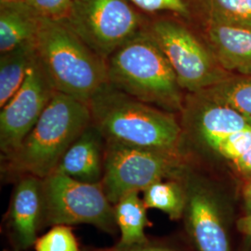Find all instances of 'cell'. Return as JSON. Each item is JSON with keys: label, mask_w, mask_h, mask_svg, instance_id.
<instances>
[{"label": "cell", "mask_w": 251, "mask_h": 251, "mask_svg": "<svg viewBox=\"0 0 251 251\" xmlns=\"http://www.w3.org/2000/svg\"><path fill=\"white\" fill-rule=\"evenodd\" d=\"M179 179H161L143 191L147 208L161 210L171 220H179L184 214L187 201L185 186Z\"/></svg>", "instance_id": "obj_18"}, {"label": "cell", "mask_w": 251, "mask_h": 251, "mask_svg": "<svg viewBox=\"0 0 251 251\" xmlns=\"http://www.w3.org/2000/svg\"><path fill=\"white\" fill-rule=\"evenodd\" d=\"M46 225H89L106 233L117 228L115 207L100 183H90L53 172L42 179Z\"/></svg>", "instance_id": "obj_7"}, {"label": "cell", "mask_w": 251, "mask_h": 251, "mask_svg": "<svg viewBox=\"0 0 251 251\" xmlns=\"http://www.w3.org/2000/svg\"><path fill=\"white\" fill-rule=\"evenodd\" d=\"M105 142L179 153L182 127L173 113L134 99L110 84L89 102Z\"/></svg>", "instance_id": "obj_1"}, {"label": "cell", "mask_w": 251, "mask_h": 251, "mask_svg": "<svg viewBox=\"0 0 251 251\" xmlns=\"http://www.w3.org/2000/svg\"><path fill=\"white\" fill-rule=\"evenodd\" d=\"M40 18L55 22L66 21L74 0H24Z\"/></svg>", "instance_id": "obj_22"}, {"label": "cell", "mask_w": 251, "mask_h": 251, "mask_svg": "<svg viewBox=\"0 0 251 251\" xmlns=\"http://www.w3.org/2000/svg\"><path fill=\"white\" fill-rule=\"evenodd\" d=\"M145 31L165 54L182 90L195 93L225 80L207 41L188 25L171 19L148 20Z\"/></svg>", "instance_id": "obj_5"}, {"label": "cell", "mask_w": 251, "mask_h": 251, "mask_svg": "<svg viewBox=\"0 0 251 251\" xmlns=\"http://www.w3.org/2000/svg\"><path fill=\"white\" fill-rule=\"evenodd\" d=\"M243 197H244V202L245 206L247 209V214H251V180H250L247 185L244 188L243 192Z\"/></svg>", "instance_id": "obj_26"}, {"label": "cell", "mask_w": 251, "mask_h": 251, "mask_svg": "<svg viewBox=\"0 0 251 251\" xmlns=\"http://www.w3.org/2000/svg\"><path fill=\"white\" fill-rule=\"evenodd\" d=\"M42 223V179L22 176L13 189L8 212L9 234L17 251H26L35 246Z\"/></svg>", "instance_id": "obj_11"}, {"label": "cell", "mask_w": 251, "mask_h": 251, "mask_svg": "<svg viewBox=\"0 0 251 251\" xmlns=\"http://www.w3.org/2000/svg\"><path fill=\"white\" fill-rule=\"evenodd\" d=\"M104 152L105 140L91 123L67 149L54 172L80 181L100 183Z\"/></svg>", "instance_id": "obj_12"}, {"label": "cell", "mask_w": 251, "mask_h": 251, "mask_svg": "<svg viewBox=\"0 0 251 251\" xmlns=\"http://www.w3.org/2000/svg\"><path fill=\"white\" fill-rule=\"evenodd\" d=\"M115 207V218L117 228L120 231V250L147 244L145 229L151 225L147 217V206L144 199L140 198L139 192L126 194L121 198Z\"/></svg>", "instance_id": "obj_15"}, {"label": "cell", "mask_w": 251, "mask_h": 251, "mask_svg": "<svg viewBox=\"0 0 251 251\" xmlns=\"http://www.w3.org/2000/svg\"></svg>", "instance_id": "obj_29"}, {"label": "cell", "mask_w": 251, "mask_h": 251, "mask_svg": "<svg viewBox=\"0 0 251 251\" xmlns=\"http://www.w3.org/2000/svg\"><path fill=\"white\" fill-rule=\"evenodd\" d=\"M208 20L251 29V0H209Z\"/></svg>", "instance_id": "obj_20"}, {"label": "cell", "mask_w": 251, "mask_h": 251, "mask_svg": "<svg viewBox=\"0 0 251 251\" xmlns=\"http://www.w3.org/2000/svg\"><path fill=\"white\" fill-rule=\"evenodd\" d=\"M185 172L181 154L105 142L101 186L115 205L132 192L144 191L155 181L180 178Z\"/></svg>", "instance_id": "obj_6"}, {"label": "cell", "mask_w": 251, "mask_h": 251, "mask_svg": "<svg viewBox=\"0 0 251 251\" xmlns=\"http://www.w3.org/2000/svg\"><path fill=\"white\" fill-rule=\"evenodd\" d=\"M91 123L88 102L56 92L17 151L2 159V170L11 177L44 179L56 171L67 149Z\"/></svg>", "instance_id": "obj_3"}, {"label": "cell", "mask_w": 251, "mask_h": 251, "mask_svg": "<svg viewBox=\"0 0 251 251\" xmlns=\"http://www.w3.org/2000/svg\"><path fill=\"white\" fill-rule=\"evenodd\" d=\"M34 43L0 54V108L18 91L35 58Z\"/></svg>", "instance_id": "obj_17"}, {"label": "cell", "mask_w": 251, "mask_h": 251, "mask_svg": "<svg viewBox=\"0 0 251 251\" xmlns=\"http://www.w3.org/2000/svg\"><path fill=\"white\" fill-rule=\"evenodd\" d=\"M233 163L236 171L244 175H251V147L240 157L233 160Z\"/></svg>", "instance_id": "obj_24"}, {"label": "cell", "mask_w": 251, "mask_h": 251, "mask_svg": "<svg viewBox=\"0 0 251 251\" xmlns=\"http://www.w3.org/2000/svg\"><path fill=\"white\" fill-rule=\"evenodd\" d=\"M104 60L145 31L148 20L127 0H74L65 21Z\"/></svg>", "instance_id": "obj_8"}, {"label": "cell", "mask_w": 251, "mask_h": 251, "mask_svg": "<svg viewBox=\"0 0 251 251\" xmlns=\"http://www.w3.org/2000/svg\"><path fill=\"white\" fill-rule=\"evenodd\" d=\"M106 62L113 88L165 111L182 110V89L176 75L146 31L121 46Z\"/></svg>", "instance_id": "obj_4"}, {"label": "cell", "mask_w": 251, "mask_h": 251, "mask_svg": "<svg viewBox=\"0 0 251 251\" xmlns=\"http://www.w3.org/2000/svg\"><path fill=\"white\" fill-rule=\"evenodd\" d=\"M121 251H173L169 250V249H165L161 247H147V246H139V247H133V248H129V249H125V250H121Z\"/></svg>", "instance_id": "obj_27"}, {"label": "cell", "mask_w": 251, "mask_h": 251, "mask_svg": "<svg viewBox=\"0 0 251 251\" xmlns=\"http://www.w3.org/2000/svg\"><path fill=\"white\" fill-rule=\"evenodd\" d=\"M238 230L251 238V214L243 216L237 221Z\"/></svg>", "instance_id": "obj_25"}, {"label": "cell", "mask_w": 251, "mask_h": 251, "mask_svg": "<svg viewBox=\"0 0 251 251\" xmlns=\"http://www.w3.org/2000/svg\"><path fill=\"white\" fill-rule=\"evenodd\" d=\"M251 147V127L234 132L226 137L218 145L214 152L226 159L233 161L240 157Z\"/></svg>", "instance_id": "obj_23"}, {"label": "cell", "mask_w": 251, "mask_h": 251, "mask_svg": "<svg viewBox=\"0 0 251 251\" xmlns=\"http://www.w3.org/2000/svg\"><path fill=\"white\" fill-rule=\"evenodd\" d=\"M147 20L171 19L183 24L200 20L206 28L209 0H127Z\"/></svg>", "instance_id": "obj_16"}, {"label": "cell", "mask_w": 251, "mask_h": 251, "mask_svg": "<svg viewBox=\"0 0 251 251\" xmlns=\"http://www.w3.org/2000/svg\"><path fill=\"white\" fill-rule=\"evenodd\" d=\"M36 251H80L72 229L68 225H54L36 239Z\"/></svg>", "instance_id": "obj_21"}, {"label": "cell", "mask_w": 251, "mask_h": 251, "mask_svg": "<svg viewBox=\"0 0 251 251\" xmlns=\"http://www.w3.org/2000/svg\"><path fill=\"white\" fill-rule=\"evenodd\" d=\"M184 214L198 251H231L219 206L213 195L198 181H186Z\"/></svg>", "instance_id": "obj_10"}, {"label": "cell", "mask_w": 251, "mask_h": 251, "mask_svg": "<svg viewBox=\"0 0 251 251\" xmlns=\"http://www.w3.org/2000/svg\"><path fill=\"white\" fill-rule=\"evenodd\" d=\"M40 20L24 0L0 5V54L34 43Z\"/></svg>", "instance_id": "obj_14"}, {"label": "cell", "mask_w": 251, "mask_h": 251, "mask_svg": "<svg viewBox=\"0 0 251 251\" xmlns=\"http://www.w3.org/2000/svg\"><path fill=\"white\" fill-rule=\"evenodd\" d=\"M17 1H22V0H0V5L12 3V2H17Z\"/></svg>", "instance_id": "obj_28"}, {"label": "cell", "mask_w": 251, "mask_h": 251, "mask_svg": "<svg viewBox=\"0 0 251 251\" xmlns=\"http://www.w3.org/2000/svg\"><path fill=\"white\" fill-rule=\"evenodd\" d=\"M204 34L221 67L251 75V29L209 19Z\"/></svg>", "instance_id": "obj_13"}, {"label": "cell", "mask_w": 251, "mask_h": 251, "mask_svg": "<svg viewBox=\"0 0 251 251\" xmlns=\"http://www.w3.org/2000/svg\"><path fill=\"white\" fill-rule=\"evenodd\" d=\"M203 91L209 98L237 111L251 125V78L221 81Z\"/></svg>", "instance_id": "obj_19"}, {"label": "cell", "mask_w": 251, "mask_h": 251, "mask_svg": "<svg viewBox=\"0 0 251 251\" xmlns=\"http://www.w3.org/2000/svg\"><path fill=\"white\" fill-rule=\"evenodd\" d=\"M56 92L43 65L35 55L23 85L0 108L2 159L8 158L17 151Z\"/></svg>", "instance_id": "obj_9"}, {"label": "cell", "mask_w": 251, "mask_h": 251, "mask_svg": "<svg viewBox=\"0 0 251 251\" xmlns=\"http://www.w3.org/2000/svg\"><path fill=\"white\" fill-rule=\"evenodd\" d=\"M34 48L57 92L89 103L109 85L106 60L65 21L41 18Z\"/></svg>", "instance_id": "obj_2"}]
</instances>
